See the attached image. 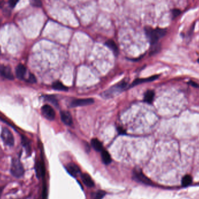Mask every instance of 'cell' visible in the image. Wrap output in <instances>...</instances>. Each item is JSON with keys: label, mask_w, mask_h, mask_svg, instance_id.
I'll list each match as a JSON object with an SVG mask.
<instances>
[{"label": "cell", "mask_w": 199, "mask_h": 199, "mask_svg": "<svg viewBox=\"0 0 199 199\" xmlns=\"http://www.w3.org/2000/svg\"><path fill=\"white\" fill-rule=\"evenodd\" d=\"M181 11L178 9H174L172 11V15L174 18L177 17L178 15H179L181 14Z\"/></svg>", "instance_id": "26"}, {"label": "cell", "mask_w": 199, "mask_h": 199, "mask_svg": "<svg viewBox=\"0 0 199 199\" xmlns=\"http://www.w3.org/2000/svg\"><path fill=\"white\" fill-rule=\"evenodd\" d=\"M22 144L25 148L27 153H30V151H31L30 142L29 140L24 135H22Z\"/></svg>", "instance_id": "19"}, {"label": "cell", "mask_w": 199, "mask_h": 199, "mask_svg": "<svg viewBox=\"0 0 199 199\" xmlns=\"http://www.w3.org/2000/svg\"><path fill=\"white\" fill-rule=\"evenodd\" d=\"M18 2V1H15V0H11V1H9V6L11 7V8H14L16 4Z\"/></svg>", "instance_id": "27"}, {"label": "cell", "mask_w": 199, "mask_h": 199, "mask_svg": "<svg viewBox=\"0 0 199 199\" xmlns=\"http://www.w3.org/2000/svg\"><path fill=\"white\" fill-rule=\"evenodd\" d=\"M2 3H3L2 1H0V8H1L2 7Z\"/></svg>", "instance_id": "30"}, {"label": "cell", "mask_w": 199, "mask_h": 199, "mask_svg": "<svg viewBox=\"0 0 199 199\" xmlns=\"http://www.w3.org/2000/svg\"><path fill=\"white\" fill-rule=\"evenodd\" d=\"M66 169L70 175L74 177L77 176L80 172L78 166L73 162H70L67 164L66 166Z\"/></svg>", "instance_id": "9"}, {"label": "cell", "mask_w": 199, "mask_h": 199, "mask_svg": "<svg viewBox=\"0 0 199 199\" xmlns=\"http://www.w3.org/2000/svg\"><path fill=\"white\" fill-rule=\"evenodd\" d=\"M158 77H159L158 75H154V76H152V77H149L147 78L137 79H136L135 81H133V83H132L131 87H134V86L138 85H139L140 83H147V82L153 81L157 79L158 78Z\"/></svg>", "instance_id": "14"}, {"label": "cell", "mask_w": 199, "mask_h": 199, "mask_svg": "<svg viewBox=\"0 0 199 199\" xmlns=\"http://www.w3.org/2000/svg\"><path fill=\"white\" fill-rule=\"evenodd\" d=\"M106 45L107 47H108L112 51H113V53L115 54L116 56L118 54V48L115 43V42H114L112 40H108L106 42Z\"/></svg>", "instance_id": "17"}, {"label": "cell", "mask_w": 199, "mask_h": 199, "mask_svg": "<svg viewBox=\"0 0 199 199\" xmlns=\"http://www.w3.org/2000/svg\"><path fill=\"white\" fill-rule=\"evenodd\" d=\"M1 138L5 145L13 147L15 144L14 135L11 131L7 127H3L1 133Z\"/></svg>", "instance_id": "3"}, {"label": "cell", "mask_w": 199, "mask_h": 199, "mask_svg": "<svg viewBox=\"0 0 199 199\" xmlns=\"http://www.w3.org/2000/svg\"><path fill=\"white\" fill-rule=\"evenodd\" d=\"M81 178L84 184L88 187H93L94 186V182L92 178L87 173H83L81 175Z\"/></svg>", "instance_id": "13"}, {"label": "cell", "mask_w": 199, "mask_h": 199, "mask_svg": "<svg viewBox=\"0 0 199 199\" xmlns=\"http://www.w3.org/2000/svg\"><path fill=\"white\" fill-rule=\"evenodd\" d=\"M192 182V178L190 175H185L183 178L182 181V184L183 186L190 185Z\"/></svg>", "instance_id": "22"}, {"label": "cell", "mask_w": 199, "mask_h": 199, "mask_svg": "<svg viewBox=\"0 0 199 199\" xmlns=\"http://www.w3.org/2000/svg\"><path fill=\"white\" fill-rule=\"evenodd\" d=\"M197 61H198V62L199 63V58L198 59V60H197Z\"/></svg>", "instance_id": "31"}, {"label": "cell", "mask_w": 199, "mask_h": 199, "mask_svg": "<svg viewBox=\"0 0 199 199\" xmlns=\"http://www.w3.org/2000/svg\"><path fill=\"white\" fill-rule=\"evenodd\" d=\"M106 195V193L104 191L98 190L95 193H93L92 197L93 199H102Z\"/></svg>", "instance_id": "21"}, {"label": "cell", "mask_w": 199, "mask_h": 199, "mask_svg": "<svg viewBox=\"0 0 199 199\" xmlns=\"http://www.w3.org/2000/svg\"><path fill=\"white\" fill-rule=\"evenodd\" d=\"M101 156H102V161L105 165H108L112 161L110 154L105 149H103L101 152Z\"/></svg>", "instance_id": "15"}, {"label": "cell", "mask_w": 199, "mask_h": 199, "mask_svg": "<svg viewBox=\"0 0 199 199\" xmlns=\"http://www.w3.org/2000/svg\"><path fill=\"white\" fill-rule=\"evenodd\" d=\"M94 99L92 98L87 99H76L73 100L70 103V106L73 107H83L92 105L94 103Z\"/></svg>", "instance_id": "7"}, {"label": "cell", "mask_w": 199, "mask_h": 199, "mask_svg": "<svg viewBox=\"0 0 199 199\" xmlns=\"http://www.w3.org/2000/svg\"><path fill=\"white\" fill-rule=\"evenodd\" d=\"M10 172L11 175L16 178H21L24 175L25 169L23 165L18 158H13L12 159Z\"/></svg>", "instance_id": "2"}, {"label": "cell", "mask_w": 199, "mask_h": 199, "mask_svg": "<svg viewBox=\"0 0 199 199\" xmlns=\"http://www.w3.org/2000/svg\"><path fill=\"white\" fill-rule=\"evenodd\" d=\"M52 88L55 90L61 91H68V87H66L60 81H56L52 84Z\"/></svg>", "instance_id": "20"}, {"label": "cell", "mask_w": 199, "mask_h": 199, "mask_svg": "<svg viewBox=\"0 0 199 199\" xmlns=\"http://www.w3.org/2000/svg\"><path fill=\"white\" fill-rule=\"evenodd\" d=\"M42 113L43 115L49 121H53L55 119V111L53 108L48 105H45L42 107Z\"/></svg>", "instance_id": "5"}, {"label": "cell", "mask_w": 199, "mask_h": 199, "mask_svg": "<svg viewBox=\"0 0 199 199\" xmlns=\"http://www.w3.org/2000/svg\"><path fill=\"white\" fill-rule=\"evenodd\" d=\"M36 176L38 178L44 176L45 174V169H44V165L43 162L37 161L36 163L35 166Z\"/></svg>", "instance_id": "11"}, {"label": "cell", "mask_w": 199, "mask_h": 199, "mask_svg": "<svg viewBox=\"0 0 199 199\" xmlns=\"http://www.w3.org/2000/svg\"><path fill=\"white\" fill-rule=\"evenodd\" d=\"M0 75L4 77L5 78L9 80H13L14 79V75L9 66L1 65L0 66Z\"/></svg>", "instance_id": "8"}, {"label": "cell", "mask_w": 199, "mask_h": 199, "mask_svg": "<svg viewBox=\"0 0 199 199\" xmlns=\"http://www.w3.org/2000/svg\"><path fill=\"white\" fill-rule=\"evenodd\" d=\"M127 83L125 81H122L120 83H118L115 86L112 87V88H110L108 91H106L103 93L104 97H112L116 93L120 92L124 88L126 87Z\"/></svg>", "instance_id": "4"}, {"label": "cell", "mask_w": 199, "mask_h": 199, "mask_svg": "<svg viewBox=\"0 0 199 199\" xmlns=\"http://www.w3.org/2000/svg\"><path fill=\"white\" fill-rule=\"evenodd\" d=\"M91 144L93 148L97 152H102V151L104 149L101 141H100L98 139H92L91 141Z\"/></svg>", "instance_id": "16"}, {"label": "cell", "mask_w": 199, "mask_h": 199, "mask_svg": "<svg viewBox=\"0 0 199 199\" xmlns=\"http://www.w3.org/2000/svg\"><path fill=\"white\" fill-rule=\"evenodd\" d=\"M133 178L136 181L144 183L145 185H152L153 184L152 181L150 179H148L147 176H145L142 173V172L139 171L138 170H136L133 172Z\"/></svg>", "instance_id": "6"}, {"label": "cell", "mask_w": 199, "mask_h": 199, "mask_svg": "<svg viewBox=\"0 0 199 199\" xmlns=\"http://www.w3.org/2000/svg\"><path fill=\"white\" fill-rule=\"evenodd\" d=\"M189 83H190V85H191L192 86L196 87V88H199V85L193 81H190Z\"/></svg>", "instance_id": "28"}, {"label": "cell", "mask_w": 199, "mask_h": 199, "mask_svg": "<svg viewBox=\"0 0 199 199\" xmlns=\"http://www.w3.org/2000/svg\"><path fill=\"white\" fill-rule=\"evenodd\" d=\"M30 3L33 6L36 7H40L42 6V2L38 0H32L30 1Z\"/></svg>", "instance_id": "24"}, {"label": "cell", "mask_w": 199, "mask_h": 199, "mask_svg": "<svg viewBox=\"0 0 199 199\" xmlns=\"http://www.w3.org/2000/svg\"><path fill=\"white\" fill-rule=\"evenodd\" d=\"M46 100L49 102L51 103L53 105H54L55 107H58V101L57 100L56 97L52 95H47L45 97Z\"/></svg>", "instance_id": "23"}, {"label": "cell", "mask_w": 199, "mask_h": 199, "mask_svg": "<svg viewBox=\"0 0 199 199\" xmlns=\"http://www.w3.org/2000/svg\"><path fill=\"white\" fill-rule=\"evenodd\" d=\"M28 81L29 83H36V78L34 76V75L33 74H30L29 75Z\"/></svg>", "instance_id": "25"}, {"label": "cell", "mask_w": 199, "mask_h": 199, "mask_svg": "<svg viewBox=\"0 0 199 199\" xmlns=\"http://www.w3.org/2000/svg\"><path fill=\"white\" fill-rule=\"evenodd\" d=\"M154 92L152 90H148L144 94V101L147 103H152L154 97Z\"/></svg>", "instance_id": "18"}, {"label": "cell", "mask_w": 199, "mask_h": 199, "mask_svg": "<svg viewBox=\"0 0 199 199\" xmlns=\"http://www.w3.org/2000/svg\"><path fill=\"white\" fill-rule=\"evenodd\" d=\"M15 72L17 78L20 79H22L24 78L25 75L26 73V68L25 65L20 64L16 67Z\"/></svg>", "instance_id": "12"}, {"label": "cell", "mask_w": 199, "mask_h": 199, "mask_svg": "<svg viewBox=\"0 0 199 199\" xmlns=\"http://www.w3.org/2000/svg\"><path fill=\"white\" fill-rule=\"evenodd\" d=\"M145 31L147 36L152 44L156 43L160 40V39L164 37L167 33L166 29L161 28L153 29L152 28H146Z\"/></svg>", "instance_id": "1"}, {"label": "cell", "mask_w": 199, "mask_h": 199, "mask_svg": "<svg viewBox=\"0 0 199 199\" xmlns=\"http://www.w3.org/2000/svg\"><path fill=\"white\" fill-rule=\"evenodd\" d=\"M3 189H4V187H3V186H2V187L0 186V197H1V195H2Z\"/></svg>", "instance_id": "29"}, {"label": "cell", "mask_w": 199, "mask_h": 199, "mask_svg": "<svg viewBox=\"0 0 199 199\" xmlns=\"http://www.w3.org/2000/svg\"><path fill=\"white\" fill-rule=\"evenodd\" d=\"M61 119L66 125L72 126L73 124L72 117L69 111H61Z\"/></svg>", "instance_id": "10"}]
</instances>
